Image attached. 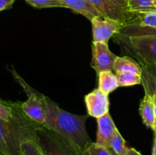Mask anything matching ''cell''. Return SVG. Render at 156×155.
Masks as SVG:
<instances>
[{"label": "cell", "instance_id": "21", "mask_svg": "<svg viewBox=\"0 0 156 155\" xmlns=\"http://www.w3.org/2000/svg\"><path fill=\"white\" fill-rule=\"evenodd\" d=\"M133 24H140L146 27H156V11L136 13V18Z\"/></svg>", "mask_w": 156, "mask_h": 155}, {"label": "cell", "instance_id": "17", "mask_svg": "<svg viewBox=\"0 0 156 155\" xmlns=\"http://www.w3.org/2000/svg\"><path fill=\"white\" fill-rule=\"evenodd\" d=\"M120 87H128L141 84L143 79L142 74L132 71H117L116 72Z\"/></svg>", "mask_w": 156, "mask_h": 155}, {"label": "cell", "instance_id": "23", "mask_svg": "<svg viewBox=\"0 0 156 155\" xmlns=\"http://www.w3.org/2000/svg\"><path fill=\"white\" fill-rule=\"evenodd\" d=\"M85 151L87 155H113L110 149L94 142H91L88 144Z\"/></svg>", "mask_w": 156, "mask_h": 155}, {"label": "cell", "instance_id": "24", "mask_svg": "<svg viewBox=\"0 0 156 155\" xmlns=\"http://www.w3.org/2000/svg\"><path fill=\"white\" fill-rule=\"evenodd\" d=\"M16 0H0V12L12 8Z\"/></svg>", "mask_w": 156, "mask_h": 155}, {"label": "cell", "instance_id": "10", "mask_svg": "<svg viewBox=\"0 0 156 155\" xmlns=\"http://www.w3.org/2000/svg\"><path fill=\"white\" fill-rule=\"evenodd\" d=\"M88 114L98 119L109 112L110 102L108 95L102 92L99 88L93 90L85 96Z\"/></svg>", "mask_w": 156, "mask_h": 155}, {"label": "cell", "instance_id": "11", "mask_svg": "<svg viewBox=\"0 0 156 155\" xmlns=\"http://www.w3.org/2000/svg\"><path fill=\"white\" fill-rule=\"evenodd\" d=\"M98 132L96 142L99 145L110 149L111 139L115 132L116 127L110 112L97 119Z\"/></svg>", "mask_w": 156, "mask_h": 155}, {"label": "cell", "instance_id": "19", "mask_svg": "<svg viewBox=\"0 0 156 155\" xmlns=\"http://www.w3.org/2000/svg\"><path fill=\"white\" fill-rule=\"evenodd\" d=\"M129 147H126V141L120 133L118 129H116L114 135L111 139L110 150L113 155H125Z\"/></svg>", "mask_w": 156, "mask_h": 155}, {"label": "cell", "instance_id": "27", "mask_svg": "<svg viewBox=\"0 0 156 155\" xmlns=\"http://www.w3.org/2000/svg\"><path fill=\"white\" fill-rule=\"evenodd\" d=\"M153 3H154V5L156 6V0H153Z\"/></svg>", "mask_w": 156, "mask_h": 155}, {"label": "cell", "instance_id": "20", "mask_svg": "<svg viewBox=\"0 0 156 155\" xmlns=\"http://www.w3.org/2000/svg\"><path fill=\"white\" fill-rule=\"evenodd\" d=\"M21 150L22 155H44L37 138L22 141Z\"/></svg>", "mask_w": 156, "mask_h": 155}, {"label": "cell", "instance_id": "3", "mask_svg": "<svg viewBox=\"0 0 156 155\" xmlns=\"http://www.w3.org/2000/svg\"><path fill=\"white\" fill-rule=\"evenodd\" d=\"M36 135L44 155H87L85 150L44 126L37 129Z\"/></svg>", "mask_w": 156, "mask_h": 155}, {"label": "cell", "instance_id": "5", "mask_svg": "<svg viewBox=\"0 0 156 155\" xmlns=\"http://www.w3.org/2000/svg\"><path fill=\"white\" fill-rule=\"evenodd\" d=\"M10 71L14 78L20 84L27 95V101L21 103V108L23 111L32 120L41 125H44L47 115V103L46 96L40 94L38 91L29 86L13 68Z\"/></svg>", "mask_w": 156, "mask_h": 155}, {"label": "cell", "instance_id": "9", "mask_svg": "<svg viewBox=\"0 0 156 155\" xmlns=\"http://www.w3.org/2000/svg\"><path fill=\"white\" fill-rule=\"evenodd\" d=\"M92 26L93 41L108 43L111 37L117 34L122 24L114 20L101 16L94 17L91 21Z\"/></svg>", "mask_w": 156, "mask_h": 155}, {"label": "cell", "instance_id": "22", "mask_svg": "<svg viewBox=\"0 0 156 155\" xmlns=\"http://www.w3.org/2000/svg\"><path fill=\"white\" fill-rule=\"evenodd\" d=\"M28 4L37 9L44 8H65L59 0H25Z\"/></svg>", "mask_w": 156, "mask_h": 155}, {"label": "cell", "instance_id": "26", "mask_svg": "<svg viewBox=\"0 0 156 155\" xmlns=\"http://www.w3.org/2000/svg\"><path fill=\"white\" fill-rule=\"evenodd\" d=\"M152 155H156V134H155V137H154V142L153 146H152Z\"/></svg>", "mask_w": 156, "mask_h": 155}, {"label": "cell", "instance_id": "16", "mask_svg": "<svg viewBox=\"0 0 156 155\" xmlns=\"http://www.w3.org/2000/svg\"><path fill=\"white\" fill-rule=\"evenodd\" d=\"M114 71H132L137 74H143V68L140 64L129 56L117 57L114 62Z\"/></svg>", "mask_w": 156, "mask_h": 155}, {"label": "cell", "instance_id": "2", "mask_svg": "<svg viewBox=\"0 0 156 155\" xmlns=\"http://www.w3.org/2000/svg\"><path fill=\"white\" fill-rule=\"evenodd\" d=\"M114 42L138 59L143 67H156V38L149 36L129 37L114 36Z\"/></svg>", "mask_w": 156, "mask_h": 155}, {"label": "cell", "instance_id": "15", "mask_svg": "<svg viewBox=\"0 0 156 155\" xmlns=\"http://www.w3.org/2000/svg\"><path fill=\"white\" fill-rule=\"evenodd\" d=\"M98 76V88L106 94H109L119 86L118 81L116 74L113 71H105L99 73Z\"/></svg>", "mask_w": 156, "mask_h": 155}, {"label": "cell", "instance_id": "12", "mask_svg": "<svg viewBox=\"0 0 156 155\" xmlns=\"http://www.w3.org/2000/svg\"><path fill=\"white\" fill-rule=\"evenodd\" d=\"M65 8L71 9L91 21L94 17L101 16L98 11L88 2V0H59ZM102 17V16H101Z\"/></svg>", "mask_w": 156, "mask_h": 155}, {"label": "cell", "instance_id": "1", "mask_svg": "<svg viewBox=\"0 0 156 155\" xmlns=\"http://www.w3.org/2000/svg\"><path fill=\"white\" fill-rule=\"evenodd\" d=\"M47 103V115L44 126L54 131L85 150L92 141L86 130L85 122L88 117L86 115H76L64 110L55 102L46 96Z\"/></svg>", "mask_w": 156, "mask_h": 155}, {"label": "cell", "instance_id": "7", "mask_svg": "<svg viewBox=\"0 0 156 155\" xmlns=\"http://www.w3.org/2000/svg\"><path fill=\"white\" fill-rule=\"evenodd\" d=\"M29 138L9 123L0 119V152L5 155H22L21 142Z\"/></svg>", "mask_w": 156, "mask_h": 155}, {"label": "cell", "instance_id": "14", "mask_svg": "<svg viewBox=\"0 0 156 155\" xmlns=\"http://www.w3.org/2000/svg\"><path fill=\"white\" fill-rule=\"evenodd\" d=\"M115 35L129 37L149 36L156 38V27H146L137 24H129L122 25L118 33Z\"/></svg>", "mask_w": 156, "mask_h": 155}, {"label": "cell", "instance_id": "6", "mask_svg": "<svg viewBox=\"0 0 156 155\" xmlns=\"http://www.w3.org/2000/svg\"><path fill=\"white\" fill-rule=\"evenodd\" d=\"M105 18L114 20L122 25L133 24L136 13L129 12L126 0H88Z\"/></svg>", "mask_w": 156, "mask_h": 155}, {"label": "cell", "instance_id": "18", "mask_svg": "<svg viewBox=\"0 0 156 155\" xmlns=\"http://www.w3.org/2000/svg\"><path fill=\"white\" fill-rule=\"evenodd\" d=\"M129 12L132 13L156 11V6L153 0H126Z\"/></svg>", "mask_w": 156, "mask_h": 155}, {"label": "cell", "instance_id": "8", "mask_svg": "<svg viewBox=\"0 0 156 155\" xmlns=\"http://www.w3.org/2000/svg\"><path fill=\"white\" fill-rule=\"evenodd\" d=\"M118 56L112 53L105 43L92 42V60L91 66L97 74L102 71H114V65Z\"/></svg>", "mask_w": 156, "mask_h": 155}, {"label": "cell", "instance_id": "4", "mask_svg": "<svg viewBox=\"0 0 156 155\" xmlns=\"http://www.w3.org/2000/svg\"><path fill=\"white\" fill-rule=\"evenodd\" d=\"M0 119L6 122L25 134L29 138H36V131L41 125L27 116L21 108V102H12L0 98Z\"/></svg>", "mask_w": 156, "mask_h": 155}, {"label": "cell", "instance_id": "13", "mask_svg": "<svg viewBox=\"0 0 156 155\" xmlns=\"http://www.w3.org/2000/svg\"><path fill=\"white\" fill-rule=\"evenodd\" d=\"M140 114L144 125L153 129L155 126V105L151 91L145 88V96L140 106Z\"/></svg>", "mask_w": 156, "mask_h": 155}, {"label": "cell", "instance_id": "25", "mask_svg": "<svg viewBox=\"0 0 156 155\" xmlns=\"http://www.w3.org/2000/svg\"><path fill=\"white\" fill-rule=\"evenodd\" d=\"M125 155H143V154H142L140 152H139L138 150H136L135 148H133V147H129Z\"/></svg>", "mask_w": 156, "mask_h": 155}, {"label": "cell", "instance_id": "28", "mask_svg": "<svg viewBox=\"0 0 156 155\" xmlns=\"http://www.w3.org/2000/svg\"><path fill=\"white\" fill-rule=\"evenodd\" d=\"M0 155H5V154H4V153H2V152H0Z\"/></svg>", "mask_w": 156, "mask_h": 155}]
</instances>
